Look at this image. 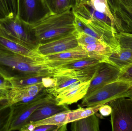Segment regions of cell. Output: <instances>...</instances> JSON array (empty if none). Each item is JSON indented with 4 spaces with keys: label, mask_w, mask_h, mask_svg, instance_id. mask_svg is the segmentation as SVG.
I'll list each match as a JSON object with an SVG mask.
<instances>
[{
    "label": "cell",
    "mask_w": 132,
    "mask_h": 131,
    "mask_svg": "<svg viewBox=\"0 0 132 131\" xmlns=\"http://www.w3.org/2000/svg\"><path fill=\"white\" fill-rule=\"evenodd\" d=\"M73 7L62 13L49 12L39 20L29 23L31 31L39 44L48 43L77 32Z\"/></svg>",
    "instance_id": "6da1fadb"
},
{
    "label": "cell",
    "mask_w": 132,
    "mask_h": 131,
    "mask_svg": "<svg viewBox=\"0 0 132 131\" xmlns=\"http://www.w3.org/2000/svg\"><path fill=\"white\" fill-rule=\"evenodd\" d=\"M0 66L18 71L19 75L53 77V68L46 62L19 54L0 46Z\"/></svg>",
    "instance_id": "7a4b0ae2"
},
{
    "label": "cell",
    "mask_w": 132,
    "mask_h": 131,
    "mask_svg": "<svg viewBox=\"0 0 132 131\" xmlns=\"http://www.w3.org/2000/svg\"><path fill=\"white\" fill-rule=\"evenodd\" d=\"M0 31L22 45L37 51L39 45L31 31L29 23L14 13L0 18Z\"/></svg>",
    "instance_id": "3957f363"
},
{
    "label": "cell",
    "mask_w": 132,
    "mask_h": 131,
    "mask_svg": "<svg viewBox=\"0 0 132 131\" xmlns=\"http://www.w3.org/2000/svg\"><path fill=\"white\" fill-rule=\"evenodd\" d=\"M75 15L77 31L82 32L98 39L114 51L120 49L119 44L116 36L118 32L113 27L91 17Z\"/></svg>",
    "instance_id": "277c9868"
},
{
    "label": "cell",
    "mask_w": 132,
    "mask_h": 131,
    "mask_svg": "<svg viewBox=\"0 0 132 131\" xmlns=\"http://www.w3.org/2000/svg\"><path fill=\"white\" fill-rule=\"evenodd\" d=\"M132 85L128 82L117 81L108 84L84 98L79 107H92L103 105L121 97H126Z\"/></svg>",
    "instance_id": "5b68a950"
},
{
    "label": "cell",
    "mask_w": 132,
    "mask_h": 131,
    "mask_svg": "<svg viewBox=\"0 0 132 131\" xmlns=\"http://www.w3.org/2000/svg\"><path fill=\"white\" fill-rule=\"evenodd\" d=\"M99 63L82 70L53 68V77L56 78L57 85L54 87L46 88V91L56 97L60 91L73 83L78 82H85L91 80L97 69Z\"/></svg>",
    "instance_id": "8992f818"
},
{
    "label": "cell",
    "mask_w": 132,
    "mask_h": 131,
    "mask_svg": "<svg viewBox=\"0 0 132 131\" xmlns=\"http://www.w3.org/2000/svg\"><path fill=\"white\" fill-rule=\"evenodd\" d=\"M113 131H132V100L121 97L110 102Z\"/></svg>",
    "instance_id": "52a82bcc"
},
{
    "label": "cell",
    "mask_w": 132,
    "mask_h": 131,
    "mask_svg": "<svg viewBox=\"0 0 132 131\" xmlns=\"http://www.w3.org/2000/svg\"><path fill=\"white\" fill-rule=\"evenodd\" d=\"M48 94L42 83L22 87L12 88L7 95V104L10 106L19 103L27 104Z\"/></svg>",
    "instance_id": "ba28073f"
},
{
    "label": "cell",
    "mask_w": 132,
    "mask_h": 131,
    "mask_svg": "<svg viewBox=\"0 0 132 131\" xmlns=\"http://www.w3.org/2000/svg\"><path fill=\"white\" fill-rule=\"evenodd\" d=\"M121 71V70L110 63L100 62L91 80L90 86L85 97L103 86L117 81Z\"/></svg>",
    "instance_id": "9c48e42d"
},
{
    "label": "cell",
    "mask_w": 132,
    "mask_h": 131,
    "mask_svg": "<svg viewBox=\"0 0 132 131\" xmlns=\"http://www.w3.org/2000/svg\"><path fill=\"white\" fill-rule=\"evenodd\" d=\"M79 45L77 31L61 38L39 45L37 51L40 54L45 56L71 50Z\"/></svg>",
    "instance_id": "30bf717a"
},
{
    "label": "cell",
    "mask_w": 132,
    "mask_h": 131,
    "mask_svg": "<svg viewBox=\"0 0 132 131\" xmlns=\"http://www.w3.org/2000/svg\"><path fill=\"white\" fill-rule=\"evenodd\" d=\"M56 102L55 97L48 94L42 98L31 103L27 104H24L20 113L14 119H12L8 130H20L38 108L48 102Z\"/></svg>",
    "instance_id": "8fae6325"
},
{
    "label": "cell",
    "mask_w": 132,
    "mask_h": 131,
    "mask_svg": "<svg viewBox=\"0 0 132 131\" xmlns=\"http://www.w3.org/2000/svg\"><path fill=\"white\" fill-rule=\"evenodd\" d=\"M0 46L12 52L21 55L34 58L39 61H47L45 56L40 54L38 51L29 48L4 35L0 31Z\"/></svg>",
    "instance_id": "7c38bea8"
},
{
    "label": "cell",
    "mask_w": 132,
    "mask_h": 131,
    "mask_svg": "<svg viewBox=\"0 0 132 131\" xmlns=\"http://www.w3.org/2000/svg\"><path fill=\"white\" fill-rule=\"evenodd\" d=\"M91 80L82 82L76 87L59 94L55 97L57 104L68 106L83 99L87 94Z\"/></svg>",
    "instance_id": "4fadbf2b"
},
{
    "label": "cell",
    "mask_w": 132,
    "mask_h": 131,
    "mask_svg": "<svg viewBox=\"0 0 132 131\" xmlns=\"http://www.w3.org/2000/svg\"><path fill=\"white\" fill-rule=\"evenodd\" d=\"M21 1L25 15L24 20L28 23L35 22L50 12L43 0H21Z\"/></svg>",
    "instance_id": "5bb4252c"
},
{
    "label": "cell",
    "mask_w": 132,
    "mask_h": 131,
    "mask_svg": "<svg viewBox=\"0 0 132 131\" xmlns=\"http://www.w3.org/2000/svg\"><path fill=\"white\" fill-rule=\"evenodd\" d=\"M69 110L67 105H59L56 102H48L38 108L26 121L25 124L41 120Z\"/></svg>",
    "instance_id": "9a60e30c"
},
{
    "label": "cell",
    "mask_w": 132,
    "mask_h": 131,
    "mask_svg": "<svg viewBox=\"0 0 132 131\" xmlns=\"http://www.w3.org/2000/svg\"><path fill=\"white\" fill-rule=\"evenodd\" d=\"M100 63V62L90 57L85 58L68 62L49 61L46 64L52 68H59L70 70H82L90 67Z\"/></svg>",
    "instance_id": "2e32d148"
},
{
    "label": "cell",
    "mask_w": 132,
    "mask_h": 131,
    "mask_svg": "<svg viewBox=\"0 0 132 131\" xmlns=\"http://www.w3.org/2000/svg\"><path fill=\"white\" fill-rule=\"evenodd\" d=\"M82 47L87 52L89 57L97 60L100 62L109 63V58L114 51L111 47L102 43H96Z\"/></svg>",
    "instance_id": "e0dca14e"
},
{
    "label": "cell",
    "mask_w": 132,
    "mask_h": 131,
    "mask_svg": "<svg viewBox=\"0 0 132 131\" xmlns=\"http://www.w3.org/2000/svg\"><path fill=\"white\" fill-rule=\"evenodd\" d=\"M45 57L47 61L56 62L71 61L89 57L87 52L80 45L71 50Z\"/></svg>",
    "instance_id": "ac0fdd59"
},
{
    "label": "cell",
    "mask_w": 132,
    "mask_h": 131,
    "mask_svg": "<svg viewBox=\"0 0 132 131\" xmlns=\"http://www.w3.org/2000/svg\"><path fill=\"white\" fill-rule=\"evenodd\" d=\"M109 61L121 71L132 65V49L120 48L112 52Z\"/></svg>",
    "instance_id": "d6986e66"
},
{
    "label": "cell",
    "mask_w": 132,
    "mask_h": 131,
    "mask_svg": "<svg viewBox=\"0 0 132 131\" xmlns=\"http://www.w3.org/2000/svg\"><path fill=\"white\" fill-rule=\"evenodd\" d=\"M72 131H99V120L97 114L71 122Z\"/></svg>",
    "instance_id": "ffe728a7"
},
{
    "label": "cell",
    "mask_w": 132,
    "mask_h": 131,
    "mask_svg": "<svg viewBox=\"0 0 132 131\" xmlns=\"http://www.w3.org/2000/svg\"><path fill=\"white\" fill-rule=\"evenodd\" d=\"M43 76H24L18 75L11 76L7 79L12 87H22L42 83Z\"/></svg>",
    "instance_id": "44dd1931"
},
{
    "label": "cell",
    "mask_w": 132,
    "mask_h": 131,
    "mask_svg": "<svg viewBox=\"0 0 132 131\" xmlns=\"http://www.w3.org/2000/svg\"><path fill=\"white\" fill-rule=\"evenodd\" d=\"M102 105H98L95 107H88L85 108L79 107V108L76 110H71L68 114L67 124L96 114L99 111Z\"/></svg>",
    "instance_id": "7402d4cb"
},
{
    "label": "cell",
    "mask_w": 132,
    "mask_h": 131,
    "mask_svg": "<svg viewBox=\"0 0 132 131\" xmlns=\"http://www.w3.org/2000/svg\"><path fill=\"white\" fill-rule=\"evenodd\" d=\"M114 16L120 21L122 32L132 34V9H126L121 5Z\"/></svg>",
    "instance_id": "603a6c76"
},
{
    "label": "cell",
    "mask_w": 132,
    "mask_h": 131,
    "mask_svg": "<svg viewBox=\"0 0 132 131\" xmlns=\"http://www.w3.org/2000/svg\"><path fill=\"white\" fill-rule=\"evenodd\" d=\"M70 110H69L65 111L45 119L34 122L36 125V127L43 125H54L60 127L62 125L67 124V120L68 114Z\"/></svg>",
    "instance_id": "cb8c5ba5"
},
{
    "label": "cell",
    "mask_w": 132,
    "mask_h": 131,
    "mask_svg": "<svg viewBox=\"0 0 132 131\" xmlns=\"http://www.w3.org/2000/svg\"><path fill=\"white\" fill-rule=\"evenodd\" d=\"M43 1L52 14L62 13L71 7L68 0H43Z\"/></svg>",
    "instance_id": "d4e9b609"
},
{
    "label": "cell",
    "mask_w": 132,
    "mask_h": 131,
    "mask_svg": "<svg viewBox=\"0 0 132 131\" xmlns=\"http://www.w3.org/2000/svg\"><path fill=\"white\" fill-rule=\"evenodd\" d=\"M90 2L95 10L105 14L111 19L116 28L115 18L111 12L107 0H90Z\"/></svg>",
    "instance_id": "484cf974"
},
{
    "label": "cell",
    "mask_w": 132,
    "mask_h": 131,
    "mask_svg": "<svg viewBox=\"0 0 132 131\" xmlns=\"http://www.w3.org/2000/svg\"><path fill=\"white\" fill-rule=\"evenodd\" d=\"M11 106L7 104L0 106V128H5V130L6 128L8 130L12 118L13 114L12 109L9 113L6 112L7 109Z\"/></svg>",
    "instance_id": "4316f807"
},
{
    "label": "cell",
    "mask_w": 132,
    "mask_h": 131,
    "mask_svg": "<svg viewBox=\"0 0 132 131\" xmlns=\"http://www.w3.org/2000/svg\"><path fill=\"white\" fill-rule=\"evenodd\" d=\"M116 36L121 48L132 49V34L118 32Z\"/></svg>",
    "instance_id": "83f0119b"
},
{
    "label": "cell",
    "mask_w": 132,
    "mask_h": 131,
    "mask_svg": "<svg viewBox=\"0 0 132 131\" xmlns=\"http://www.w3.org/2000/svg\"><path fill=\"white\" fill-rule=\"evenodd\" d=\"M77 37L78 44L81 46H85L96 43H102L98 39L82 32L77 31Z\"/></svg>",
    "instance_id": "f1b7e54d"
},
{
    "label": "cell",
    "mask_w": 132,
    "mask_h": 131,
    "mask_svg": "<svg viewBox=\"0 0 132 131\" xmlns=\"http://www.w3.org/2000/svg\"><path fill=\"white\" fill-rule=\"evenodd\" d=\"M12 88L7 79H0V102L6 100L7 95Z\"/></svg>",
    "instance_id": "f546056e"
},
{
    "label": "cell",
    "mask_w": 132,
    "mask_h": 131,
    "mask_svg": "<svg viewBox=\"0 0 132 131\" xmlns=\"http://www.w3.org/2000/svg\"><path fill=\"white\" fill-rule=\"evenodd\" d=\"M118 81L128 82L132 84V65L121 70Z\"/></svg>",
    "instance_id": "4dcf8cb0"
},
{
    "label": "cell",
    "mask_w": 132,
    "mask_h": 131,
    "mask_svg": "<svg viewBox=\"0 0 132 131\" xmlns=\"http://www.w3.org/2000/svg\"><path fill=\"white\" fill-rule=\"evenodd\" d=\"M42 84L45 88H52L56 86L57 80L53 77H43Z\"/></svg>",
    "instance_id": "1f68e13d"
},
{
    "label": "cell",
    "mask_w": 132,
    "mask_h": 131,
    "mask_svg": "<svg viewBox=\"0 0 132 131\" xmlns=\"http://www.w3.org/2000/svg\"><path fill=\"white\" fill-rule=\"evenodd\" d=\"M111 12L114 15L121 6L120 0H107Z\"/></svg>",
    "instance_id": "d6a6232c"
},
{
    "label": "cell",
    "mask_w": 132,
    "mask_h": 131,
    "mask_svg": "<svg viewBox=\"0 0 132 131\" xmlns=\"http://www.w3.org/2000/svg\"><path fill=\"white\" fill-rule=\"evenodd\" d=\"M59 128L54 125H43L37 126L33 131H58Z\"/></svg>",
    "instance_id": "836d02e7"
},
{
    "label": "cell",
    "mask_w": 132,
    "mask_h": 131,
    "mask_svg": "<svg viewBox=\"0 0 132 131\" xmlns=\"http://www.w3.org/2000/svg\"><path fill=\"white\" fill-rule=\"evenodd\" d=\"M99 111L102 116L107 117L111 115L112 108L109 104H104L101 106L99 108Z\"/></svg>",
    "instance_id": "e575fe53"
},
{
    "label": "cell",
    "mask_w": 132,
    "mask_h": 131,
    "mask_svg": "<svg viewBox=\"0 0 132 131\" xmlns=\"http://www.w3.org/2000/svg\"><path fill=\"white\" fill-rule=\"evenodd\" d=\"M121 4L126 9H132V0H120Z\"/></svg>",
    "instance_id": "d590c367"
},
{
    "label": "cell",
    "mask_w": 132,
    "mask_h": 131,
    "mask_svg": "<svg viewBox=\"0 0 132 131\" xmlns=\"http://www.w3.org/2000/svg\"><path fill=\"white\" fill-rule=\"evenodd\" d=\"M11 77L8 73L2 68L0 67V78L8 79Z\"/></svg>",
    "instance_id": "8d00e7d4"
},
{
    "label": "cell",
    "mask_w": 132,
    "mask_h": 131,
    "mask_svg": "<svg viewBox=\"0 0 132 131\" xmlns=\"http://www.w3.org/2000/svg\"><path fill=\"white\" fill-rule=\"evenodd\" d=\"M126 97H128L129 98L132 100V84L129 90H128Z\"/></svg>",
    "instance_id": "74e56055"
},
{
    "label": "cell",
    "mask_w": 132,
    "mask_h": 131,
    "mask_svg": "<svg viewBox=\"0 0 132 131\" xmlns=\"http://www.w3.org/2000/svg\"><path fill=\"white\" fill-rule=\"evenodd\" d=\"M77 1L78 0H68L70 5L72 7L76 5Z\"/></svg>",
    "instance_id": "f35d334b"
},
{
    "label": "cell",
    "mask_w": 132,
    "mask_h": 131,
    "mask_svg": "<svg viewBox=\"0 0 132 131\" xmlns=\"http://www.w3.org/2000/svg\"><path fill=\"white\" fill-rule=\"evenodd\" d=\"M78 1L80 2H88L90 1V0H78Z\"/></svg>",
    "instance_id": "ab89813d"
}]
</instances>
